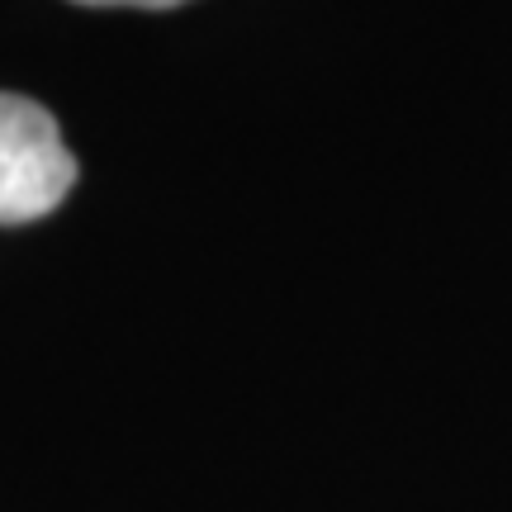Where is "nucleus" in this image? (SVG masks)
<instances>
[{"label": "nucleus", "instance_id": "obj_2", "mask_svg": "<svg viewBox=\"0 0 512 512\" xmlns=\"http://www.w3.org/2000/svg\"><path fill=\"white\" fill-rule=\"evenodd\" d=\"M72 5H91V10H176L185 0H72Z\"/></svg>", "mask_w": 512, "mask_h": 512}, {"label": "nucleus", "instance_id": "obj_1", "mask_svg": "<svg viewBox=\"0 0 512 512\" xmlns=\"http://www.w3.org/2000/svg\"><path fill=\"white\" fill-rule=\"evenodd\" d=\"M76 185V157L57 119L29 95L0 91V228L53 214Z\"/></svg>", "mask_w": 512, "mask_h": 512}]
</instances>
